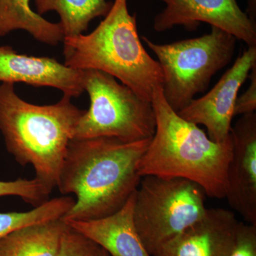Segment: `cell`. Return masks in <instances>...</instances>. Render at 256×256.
Segmentation results:
<instances>
[{
    "label": "cell",
    "mask_w": 256,
    "mask_h": 256,
    "mask_svg": "<svg viewBox=\"0 0 256 256\" xmlns=\"http://www.w3.org/2000/svg\"><path fill=\"white\" fill-rule=\"evenodd\" d=\"M151 139L72 140L57 188L62 194H74L76 200L62 220H97L120 210L139 186L140 162Z\"/></svg>",
    "instance_id": "cell-1"
},
{
    "label": "cell",
    "mask_w": 256,
    "mask_h": 256,
    "mask_svg": "<svg viewBox=\"0 0 256 256\" xmlns=\"http://www.w3.org/2000/svg\"><path fill=\"white\" fill-rule=\"evenodd\" d=\"M152 104L156 132L140 162V175L186 178L198 184L206 196L225 198L233 150L230 134L224 142L210 140L203 130L172 109L162 86L154 88Z\"/></svg>",
    "instance_id": "cell-2"
},
{
    "label": "cell",
    "mask_w": 256,
    "mask_h": 256,
    "mask_svg": "<svg viewBox=\"0 0 256 256\" xmlns=\"http://www.w3.org/2000/svg\"><path fill=\"white\" fill-rule=\"evenodd\" d=\"M84 110L63 96L55 104L37 106L16 94L14 84L0 85V131L6 150L22 166L31 164L35 178L52 193L69 143Z\"/></svg>",
    "instance_id": "cell-3"
},
{
    "label": "cell",
    "mask_w": 256,
    "mask_h": 256,
    "mask_svg": "<svg viewBox=\"0 0 256 256\" xmlns=\"http://www.w3.org/2000/svg\"><path fill=\"white\" fill-rule=\"evenodd\" d=\"M63 42L64 64L69 68L110 74L151 102L154 88L162 86L161 66L143 46L136 15L130 14L128 0H114L92 33Z\"/></svg>",
    "instance_id": "cell-4"
},
{
    "label": "cell",
    "mask_w": 256,
    "mask_h": 256,
    "mask_svg": "<svg viewBox=\"0 0 256 256\" xmlns=\"http://www.w3.org/2000/svg\"><path fill=\"white\" fill-rule=\"evenodd\" d=\"M142 40L158 57L164 78L163 96L176 112L204 92L212 77L230 63L237 40L216 26L203 36L168 44L154 43L146 36Z\"/></svg>",
    "instance_id": "cell-5"
},
{
    "label": "cell",
    "mask_w": 256,
    "mask_h": 256,
    "mask_svg": "<svg viewBox=\"0 0 256 256\" xmlns=\"http://www.w3.org/2000/svg\"><path fill=\"white\" fill-rule=\"evenodd\" d=\"M82 86L90 107L79 119L73 140L111 137L132 142L154 136L156 120L151 101L95 69L82 70Z\"/></svg>",
    "instance_id": "cell-6"
},
{
    "label": "cell",
    "mask_w": 256,
    "mask_h": 256,
    "mask_svg": "<svg viewBox=\"0 0 256 256\" xmlns=\"http://www.w3.org/2000/svg\"><path fill=\"white\" fill-rule=\"evenodd\" d=\"M206 194L186 178L146 175L136 190L134 220L143 245L152 256L206 213Z\"/></svg>",
    "instance_id": "cell-7"
},
{
    "label": "cell",
    "mask_w": 256,
    "mask_h": 256,
    "mask_svg": "<svg viewBox=\"0 0 256 256\" xmlns=\"http://www.w3.org/2000/svg\"><path fill=\"white\" fill-rule=\"evenodd\" d=\"M256 65V46H248L206 95L193 99L178 112L188 122L203 124L210 140L222 142L230 136L239 89Z\"/></svg>",
    "instance_id": "cell-8"
},
{
    "label": "cell",
    "mask_w": 256,
    "mask_h": 256,
    "mask_svg": "<svg viewBox=\"0 0 256 256\" xmlns=\"http://www.w3.org/2000/svg\"><path fill=\"white\" fill-rule=\"evenodd\" d=\"M166 6L154 18V30L162 32L178 25L188 31L200 23L210 24L230 34L248 46H256L255 21L238 6L236 0H160Z\"/></svg>",
    "instance_id": "cell-9"
},
{
    "label": "cell",
    "mask_w": 256,
    "mask_h": 256,
    "mask_svg": "<svg viewBox=\"0 0 256 256\" xmlns=\"http://www.w3.org/2000/svg\"><path fill=\"white\" fill-rule=\"evenodd\" d=\"M232 156L226 198L248 224L256 226V114H244L232 126Z\"/></svg>",
    "instance_id": "cell-10"
},
{
    "label": "cell",
    "mask_w": 256,
    "mask_h": 256,
    "mask_svg": "<svg viewBox=\"0 0 256 256\" xmlns=\"http://www.w3.org/2000/svg\"><path fill=\"white\" fill-rule=\"evenodd\" d=\"M238 225L230 210L207 208L201 220L161 246L152 256H229Z\"/></svg>",
    "instance_id": "cell-11"
},
{
    "label": "cell",
    "mask_w": 256,
    "mask_h": 256,
    "mask_svg": "<svg viewBox=\"0 0 256 256\" xmlns=\"http://www.w3.org/2000/svg\"><path fill=\"white\" fill-rule=\"evenodd\" d=\"M0 82L54 88L72 98L84 92L82 70L50 57L21 54L10 46H0Z\"/></svg>",
    "instance_id": "cell-12"
},
{
    "label": "cell",
    "mask_w": 256,
    "mask_h": 256,
    "mask_svg": "<svg viewBox=\"0 0 256 256\" xmlns=\"http://www.w3.org/2000/svg\"><path fill=\"white\" fill-rule=\"evenodd\" d=\"M136 191L112 214L90 220L66 222L110 256H152L143 245L134 220Z\"/></svg>",
    "instance_id": "cell-13"
},
{
    "label": "cell",
    "mask_w": 256,
    "mask_h": 256,
    "mask_svg": "<svg viewBox=\"0 0 256 256\" xmlns=\"http://www.w3.org/2000/svg\"><path fill=\"white\" fill-rule=\"evenodd\" d=\"M67 226L62 218L14 230L0 239V256H58Z\"/></svg>",
    "instance_id": "cell-14"
},
{
    "label": "cell",
    "mask_w": 256,
    "mask_h": 256,
    "mask_svg": "<svg viewBox=\"0 0 256 256\" xmlns=\"http://www.w3.org/2000/svg\"><path fill=\"white\" fill-rule=\"evenodd\" d=\"M20 30L50 46H56L64 38L60 24L50 22L34 12L30 0H0V38Z\"/></svg>",
    "instance_id": "cell-15"
},
{
    "label": "cell",
    "mask_w": 256,
    "mask_h": 256,
    "mask_svg": "<svg viewBox=\"0 0 256 256\" xmlns=\"http://www.w3.org/2000/svg\"><path fill=\"white\" fill-rule=\"evenodd\" d=\"M36 13L55 11L60 15L64 38L86 31L92 20L106 16L112 3L108 0H34Z\"/></svg>",
    "instance_id": "cell-16"
},
{
    "label": "cell",
    "mask_w": 256,
    "mask_h": 256,
    "mask_svg": "<svg viewBox=\"0 0 256 256\" xmlns=\"http://www.w3.org/2000/svg\"><path fill=\"white\" fill-rule=\"evenodd\" d=\"M74 203L72 197L64 196L48 200L28 212L0 213V239L23 227L63 218Z\"/></svg>",
    "instance_id": "cell-17"
},
{
    "label": "cell",
    "mask_w": 256,
    "mask_h": 256,
    "mask_svg": "<svg viewBox=\"0 0 256 256\" xmlns=\"http://www.w3.org/2000/svg\"><path fill=\"white\" fill-rule=\"evenodd\" d=\"M50 192L36 178H18L14 181H0V197L18 196L34 207L48 200Z\"/></svg>",
    "instance_id": "cell-18"
},
{
    "label": "cell",
    "mask_w": 256,
    "mask_h": 256,
    "mask_svg": "<svg viewBox=\"0 0 256 256\" xmlns=\"http://www.w3.org/2000/svg\"><path fill=\"white\" fill-rule=\"evenodd\" d=\"M100 249L95 242L68 224L62 236L58 256H98Z\"/></svg>",
    "instance_id": "cell-19"
},
{
    "label": "cell",
    "mask_w": 256,
    "mask_h": 256,
    "mask_svg": "<svg viewBox=\"0 0 256 256\" xmlns=\"http://www.w3.org/2000/svg\"><path fill=\"white\" fill-rule=\"evenodd\" d=\"M229 256H256V226L239 222L236 242Z\"/></svg>",
    "instance_id": "cell-20"
},
{
    "label": "cell",
    "mask_w": 256,
    "mask_h": 256,
    "mask_svg": "<svg viewBox=\"0 0 256 256\" xmlns=\"http://www.w3.org/2000/svg\"><path fill=\"white\" fill-rule=\"evenodd\" d=\"M248 78L250 84L246 92L237 98L234 108V116H244L255 112L256 109V65L250 70Z\"/></svg>",
    "instance_id": "cell-21"
},
{
    "label": "cell",
    "mask_w": 256,
    "mask_h": 256,
    "mask_svg": "<svg viewBox=\"0 0 256 256\" xmlns=\"http://www.w3.org/2000/svg\"><path fill=\"white\" fill-rule=\"evenodd\" d=\"M98 256H109V254H108L107 252H106L104 249H102V248H101L100 254H99Z\"/></svg>",
    "instance_id": "cell-22"
},
{
    "label": "cell",
    "mask_w": 256,
    "mask_h": 256,
    "mask_svg": "<svg viewBox=\"0 0 256 256\" xmlns=\"http://www.w3.org/2000/svg\"><path fill=\"white\" fill-rule=\"evenodd\" d=\"M256 0H252V9H254V8H256Z\"/></svg>",
    "instance_id": "cell-23"
}]
</instances>
